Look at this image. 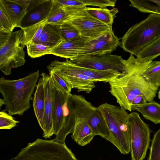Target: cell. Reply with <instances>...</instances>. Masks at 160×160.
I'll return each instance as SVG.
<instances>
[{
	"label": "cell",
	"instance_id": "obj_1",
	"mask_svg": "<svg viewBox=\"0 0 160 160\" xmlns=\"http://www.w3.org/2000/svg\"><path fill=\"white\" fill-rule=\"evenodd\" d=\"M149 61H142L131 54L123 59L125 72L110 81L109 92L120 107L131 112V103L136 96L142 94L148 102L154 101L158 88L146 81L142 74Z\"/></svg>",
	"mask_w": 160,
	"mask_h": 160
},
{
	"label": "cell",
	"instance_id": "obj_2",
	"mask_svg": "<svg viewBox=\"0 0 160 160\" xmlns=\"http://www.w3.org/2000/svg\"><path fill=\"white\" fill-rule=\"evenodd\" d=\"M39 70L21 78H0V92L5 103V111L11 115H22L31 105L30 101L39 77Z\"/></svg>",
	"mask_w": 160,
	"mask_h": 160
},
{
	"label": "cell",
	"instance_id": "obj_3",
	"mask_svg": "<svg viewBox=\"0 0 160 160\" xmlns=\"http://www.w3.org/2000/svg\"><path fill=\"white\" fill-rule=\"evenodd\" d=\"M98 108L106 123V139L123 154L131 151V128L129 114L123 108L106 102Z\"/></svg>",
	"mask_w": 160,
	"mask_h": 160
},
{
	"label": "cell",
	"instance_id": "obj_4",
	"mask_svg": "<svg viewBox=\"0 0 160 160\" xmlns=\"http://www.w3.org/2000/svg\"><path fill=\"white\" fill-rule=\"evenodd\" d=\"M160 37V15L150 14L144 19L131 27L121 38L120 46L136 56Z\"/></svg>",
	"mask_w": 160,
	"mask_h": 160
},
{
	"label": "cell",
	"instance_id": "obj_5",
	"mask_svg": "<svg viewBox=\"0 0 160 160\" xmlns=\"http://www.w3.org/2000/svg\"><path fill=\"white\" fill-rule=\"evenodd\" d=\"M9 160H78L65 143L37 138Z\"/></svg>",
	"mask_w": 160,
	"mask_h": 160
},
{
	"label": "cell",
	"instance_id": "obj_6",
	"mask_svg": "<svg viewBox=\"0 0 160 160\" xmlns=\"http://www.w3.org/2000/svg\"><path fill=\"white\" fill-rule=\"evenodd\" d=\"M23 32L22 29L10 33L0 32V70L5 75L12 68L25 63Z\"/></svg>",
	"mask_w": 160,
	"mask_h": 160
},
{
	"label": "cell",
	"instance_id": "obj_7",
	"mask_svg": "<svg viewBox=\"0 0 160 160\" xmlns=\"http://www.w3.org/2000/svg\"><path fill=\"white\" fill-rule=\"evenodd\" d=\"M67 107L68 116L71 122L74 118L84 119L96 135L106 139L109 134L108 128L98 107L93 106L84 96L72 94L68 98Z\"/></svg>",
	"mask_w": 160,
	"mask_h": 160
},
{
	"label": "cell",
	"instance_id": "obj_8",
	"mask_svg": "<svg viewBox=\"0 0 160 160\" xmlns=\"http://www.w3.org/2000/svg\"><path fill=\"white\" fill-rule=\"evenodd\" d=\"M129 115L131 158L132 160H143L149 146L151 130L137 112H132Z\"/></svg>",
	"mask_w": 160,
	"mask_h": 160
},
{
	"label": "cell",
	"instance_id": "obj_9",
	"mask_svg": "<svg viewBox=\"0 0 160 160\" xmlns=\"http://www.w3.org/2000/svg\"><path fill=\"white\" fill-rule=\"evenodd\" d=\"M49 71H53L61 76L70 86L77 89L78 92H90L95 88V82L87 76L77 70L70 60L60 62L55 60L47 66Z\"/></svg>",
	"mask_w": 160,
	"mask_h": 160
},
{
	"label": "cell",
	"instance_id": "obj_10",
	"mask_svg": "<svg viewBox=\"0 0 160 160\" xmlns=\"http://www.w3.org/2000/svg\"><path fill=\"white\" fill-rule=\"evenodd\" d=\"M85 8L79 9L71 15L65 21L72 24L77 29L81 37L87 41L91 39L112 28L92 16Z\"/></svg>",
	"mask_w": 160,
	"mask_h": 160
},
{
	"label": "cell",
	"instance_id": "obj_11",
	"mask_svg": "<svg viewBox=\"0 0 160 160\" xmlns=\"http://www.w3.org/2000/svg\"><path fill=\"white\" fill-rule=\"evenodd\" d=\"M123 59L121 56L111 53L81 55L70 60L80 67L98 70H113L122 74L125 72Z\"/></svg>",
	"mask_w": 160,
	"mask_h": 160
},
{
	"label": "cell",
	"instance_id": "obj_12",
	"mask_svg": "<svg viewBox=\"0 0 160 160\" xmlns=\"http://www.w3.org/2000/svg\"><path fill=\"white\" fill-rule=\"evenodd\" d=\"M120 39L115 34L112 28L98 37L87 40L80 56L111 54L120 46Z\"/></svg>",
	"mask_w": 160,
	"mask_h": 160
},
{
	"label": "cell",
	"instance_id": "obj_13",
	"mask_svg": "<svg viewBox=\"0 0 160 160\" xmlns=\"http://www.w3.org/2000/svg\"><path fill=\"white\" fill-rule=\"evenodd\" d=\"M71 94L63 93L56 89H52L53 127L56 136L62 129L68 112L67 103Z\"/></svg>",
	"mask_w": 160,
	"mask_h": 160
},
{
	"label": "cell",
	"instance_id": "obj_14",
	"mask_svg": "<svg viewBox=\"0 0 160 160\" xmlns=\"http://www.w3.org/2000/svg\"><path fill=\"white\" fill-rule=\"evenodd\" d=\"M44 92L45 129L43 137L45 138H50L54 134L53 127V104L52 91L54 86L49 75L42 73Z\"/></svg>",
	"mask_w": 160,
	"mask_h": 160
},
{
	"label": "cell",
	"instance_id": "obj_15",
	"mask_svg": "<svg viewBox=\"0 0 160 160\" xmlns=\"http://www.w3.org/2000/svg\"><path fill=\"white\" fill-rule=\"evenodd\" d=\"M87 40L80 36L63 41L51 49L49 54L72 60L80 56Z\"/></svg>",
	"mask_w": 160,
	"mask_h": 160
},
{
	"label": "cell",
	"instance_id": "obj_16",
	"mask_svg": "<svg viewBox=\"0 0 160 160\" xmlns=\"http://www.w3.org/2000/svg\"><path fill=\"white\" fill-rule=\"evenodd\" d=\"M53 3V0H48L27 13L19 28L23 29L45 21Z\"/></svg>",
	"mask_w": 160,
	"mask_h": 160
},
{
	"label": "cell",
	"instance_id": "obj_17",
	"mask_svg": "<svg viewBox=\"0 0 160 160\" xmlns=\"http://www.w3.org/2000/svg\"><path fill=\"white\" fill-rule=\"evenodd\" d=\"M72 122L75 125L71 136L72 138L81 146L90 143L96 135L88 122L83 118H74Z\"/></svg>",
	"mask_w": 160,
	"mask_h": 160
},
{
	"label": "cell",
	"instance_id": "obj_18",
	"mask_svg": "<svg viewBox=\"0 0 160 160\" xmlns=\"http://www.w3.org/2000/svg\"><path fill=\"white\" fill-rule=\"evenodd\" d=\"M36 88L33 99V108L38 124L43 132L45 126V100L43 80L42 77L39 79Z\"/></svg>",
	"mask_w": 160,
	"mask_h": 160
},
{
	"label": "cell",
	"instance_id": "obj_19",
	"mask_svg": "<svg viewBox=\"0 0 160 160\" xmlns=\"http://www.w3.org/2000/svg\"><path fill=\"white\" fill-rule=\"evenodd\" d=\"M63 41L61 25L46 23L45 21L39 43L52 49Z\"/></svg>",
	"mask_w": 160,
	"mask_h": 160
},
{
	"label": "cell",
	"instance_id": "obj_20",
	"mask_svg": "<svg viewBox=\"0 0 160 160\" xmlns=\"http://www.w3.org/2000/svg\"><path fill=\"white\" fill-rule=\"evenodd\" d=\"M75 68L94 82H109L122 74L113 70L102 71L91 69L77 66L72 62Z\"/></svg>",
	"mask_w": 160,
	"mask_h": 160
},
{
	"label": "cell",
	"instance_id": "obj_21",
	"mask_svg": "<svg viewBox=\"0 0 160 160\" xmlns=\"http://www.w3.org/2000/svg\"><path fill=\"white\" fill-rule=\"evenodd\" d=\"M1 6L15 27H19L26 12L19 4L11 0H0Z\"/></svg>",
	"mask_w": 160,
	"mask_h": 160
},
{
	"label": "cell",
	"instance_id": "obj_22",
	"mask_svg": "<svg viewBox=\"0 0 160 160\" xmlns=\"http://www.w3.org/2000/svg\"><path fill=\"white\" fill-rule=\"evenodd\" d=\"M132 110L140 112L146 119L155 124H160V104L154 101L131 106Z\"/></svg>",
	"mask_w": 160,
	"mask_h": 160
},
{
	"label": "cell",
	"instance_id": "obj_23",
	"mask_svg": "<svg viewBox=\"0 0 160 160\" xmlns=\"http://www.w3.org/2000/svg\"><path fill=\"white\" fill-rule=\"evenodd\" d=\"M85 9L92 16L110 27H112L114 19L118 12L117 8H96L86 7Z\"/></svg>",
	"mask_w": 160,
	"mask_h": 160
},
{
	"label": "cell",
	"instance_id": "obj_24",
	"mask_svg": "<svg viewBox=\"0 0 160 160\" xmlns=\"http://www.w3.org/2000/svg\"><path fill=\"white\" fill-rule=\"evenodd\" d=\"M70 16V14L67 10L60 5L55 0H53L52 7L45 22L61 25L68 19Z\"/></svg>",
	"mask_w": 160,
	"mask_h": 160
},
{
	"label": "cell",
	"instance_id": "obj_25",
	"mask_svg": "<svg viewBox=\"0 0 160 160\" xmlns=\"http://www.w3.org/2000/svg\"><path fill=\"white\" fill-rule=\"evenodd\" d=\"M129 6L144 13L160 15V0H129Z\"/></svg>",
	"mask_w": 160,
	"mask_h": 160
},
{
	"label": "cell",
	"instance_id": "obj_26",
	"mask_svg": "<svg viewBox=\"0 0 160 160\" xmlns=\"http://www.w3.org/2000/svg\"><path fill=\"white\" fill-rule=\"evenodd\" d=\"M142 76L146 81L159 88L160 86V61H149Z\"/></svg>",
	"mask_w": 160,
	"mask_h": 160
},
{
	"label": "cell",
	"instance_id": "obj_27",
	"mask_svg": "<svg viewBox=\"0 0 160 160\" xmlns=\"http://www.w3.org/2000/svg\"><path fill=\"white\" fill-rule=\"evenodd\" d=\"M160 55V37L137 54L136 58L142 61H153Z\"/></svg>",
	"mask_w": 160,
	"mask_h": 160
},
{
	"label": "cell",
	"instance_id": "obj_28",
	"mask_svg": "<svg viewBox=\"0 0 160 160\" xmlns=\"http://www.w3.org/2000/svg\"><path fill=\"white\" fill-rule=\"evenodd\" d=\"M45 21L22 29L26 46L30 43H39Z\"/></svg>",
	"mask_w": 160,
	"mask_h": 160
},
{
	"label": "cell",
	"instance_id": "obj_29",
	"mask_svg": "<svg viewBox=\"0 0 160 160\" xmlns=\"http://www.w3.org/2000/svg\"><path fill=\"white\" fill-rule=\"evenodd\" d=\"M49 72L51 81L54 87L63 93H71L72 88L70 85L55 72Z\"/></svg>",
	"mask_w": 160,
	"mask_h": 160
},
{
	"label": "cell",
	"instance_id": "obj_30",
	"mask_svg": "<svg viewBox=\"0 0 160 160\" xmlns=\"http://www.w3.org/2000/svg\"><path fill=\"white\" fill-rule=\"evenodd\" d=\"M27 53L32 58H35L49 54L51 49L49 47L40 43H32L26 46Z\"/></svg>",
	"mask_w": 160,
	"mask_h": 160
},
{
	"label": "cell",
	"instance_id": "obj_31",
	"mask_svg": "<svg viewBox=\"0 0 160 160\" xmlns=\"http://www.w3.org/2000/svg\"><path fill=\"white\" fill-rule=\"evenodd\" d=\"M148 160H160V128L152 140Z\"/></svg>",
	"mask_w": 160,
	"mask_h": 160
},
{
	"label": "cell",
	"instance_id": "obj_32",
	"mask_svg": "<svg viewBox=\"0 0 160 160\" xmlns=\"http://www.w3.org/2000/svg\"><path fill=\"white\" fill-rule=\"evenodd\" d=\"M62 36L64 41L71 40L80 36L77 29L70 23L65 22L61 25Z\"/></svg>",
	"mask_w": 160,
	"mask_h": 160
},
{
	"label": "cell",
	"instance_id": "obj_33",
	"mask_svg": "<svg viewBox=\"0 0 160 160\" xmlns=\"http://www.w3.org/2000/svg\"><path fill=\"white\" fill-rule=\"evenodd\" d=\"M5 111L2 110L0 112V129H11L15 127L19 122L14 120L11 115Z\"/></svg>",
	"mask_w": 160,
	"mask_h": 160
},
{
	"label": "cell",
	"instance_id": "obj_34",
	"mask_svg": "<svg viewBox=\"0 0 160 160\" xmlns=\"http://www.w3.org/2000/svg\"><path fill=\"white\" fill-rule=\"evenodd\" d=\"M15 28L2 7L0 6V32L10 33L13 32Z\"/></svg>",
	"mask_w": 160,
	"mask_h": 160
},
{
	"label": "cell",
	"instance_id": "obj_35",
	"mask_svg": "<svg viewBox=\"0 0 160 160\" xmlns=\"http://www.w3.org/2000/svg\"><path fill=\"white\" fill-rule=\"evenodd\" d=\"M85 7L87 6H97L101 8L107 7L114 8L117 0H82Z\"/></svg>",
	"mask_w": 160,
	"mask_h": 160
},
{
	"label": "cell",
	"instance_id": "obj_36",
	"mask_svg": "<svg viewBox=\"0 0 160 160\" xmlns=\"http://www.w3.org/2000/svg\"><path fill=\"white\" fill-rule=\"evenodd\" d=\"M48 0H16L14 1L21 5L26 13Z\"/></svg>",
	"mask_w": 160,
	"mask_h": 160
},
{
	"label": "cell",
	"instance_id": "obj_37",
	"mask_svg": "<svg viewBox=\"0 0 160 160\" xmlns=\"http://www.w3.org/2000/svg\"><path fill=\"white\" fill-rule=\"evenodd\" d=\"M60 6L62 7H85L82 0H55Z\"/></svg>",
	"mask_w": 160,
	"mask_h": 160
},
{
	"label": "cell",
	"instance_id": "obj_38",
	"mask_svg": "<svg viewBox=\"0 0 160 160\" xmlns=\"http://www.w3.org/2000/svg\"><path fill=\"white\" fill-rule=\"evenodd\" d=\"M147 102L144 97L142 94L139 95L135 97L131 103L132 106L143 104Z\"/></svg>",
	"mask_w": 160,
	"mask_h": 160
},
{
	"label": "cell",
	"instance_id": "obj_39",
	"mask_svg": "<svg viewBox=\"0 0 160 160\" xmlns=\"http://www.w3.org/2000/svg\"><path fill=\"white\" fill-rule=\"evenodd\" d=\"M5 104V101L4 99L0 98V109H1V106Z\"/></svg>",
	"mask_w": 160,
	"mask_h": 160
},
{
	"label": "cell",
	"instance_id": "obj_40",
	"mask_svg": "<svg viewBox=\"0 0 160 160\" xmlns=\"http://www.w3.org/2000/svg\"><path fill=\"white\" fill-rule=\"evenodd\" d=\"M158 97L159 99L160 100V88L158 92Z\"/></svg>",
	"mask_w": 160,
	"mask_h": 160
}]
</instances>
